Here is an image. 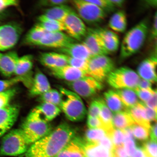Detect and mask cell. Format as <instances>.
<instances>
[{"mask_svg":"<svg viewBox=\"0 0 157 157\" xmlns=\"http://www.w3.org/2000/svg\"><path fill=\"white\" fill-rule=\"evenodd\" d=\"M97 100L101 110L99 118L102 124V128L105 131L107 135L114 128L113 124V113L107 107L105 100L101 98Z\"/></svg>","mask_w":157,"mask_h":157,"instance_id":"obj_21","label":"cell"},{"mask_svg":"<svg viewBox=\"0 0 157 157\" xmlns=\"http://www.w3.org/2000/svg\"><path fill=\"white\" fill-rule=\"evenodd\" d=\"M106 135V133L103 129H89L86 131L85 140L88 142L98 143Z\"/></svg>","mask_w":157,"mask_h":157,"instance_id":"obj_35","label":"cell"},{"mask_svg":"<svg viewBox=\"0 0 157 157\" xmlns=\"http://www.w3.org/2000/svg\"><path fill=\"white\" fill-rule=\"evenodd\" d=\"M39 61L43 66L50 70L55 68L56 63L55 52L43 53L39 56Z\"/></svg>","mask_w":157,"mask_h":157,"instance_id":"obj_37","label":"cell"},{"mask_svg":"<svg viewBox=\"0 0 157 157\" xmlns=\"http://www.w3.org/2000/svg\"><path fill=\"white\" fill-rule=\"evenodd\" d=\"M75 135L73 128L66 123H62L31 144L21 157H55Z\"/></svg>","mask_w":157,"mask_h":157,"instance_id":"obj_1","label":"cell"},{"mask_svg":"<svg viewBox=\"0 0 157 157\" xmlns=\"http://www.w3.org/2000/svg\"><path fill=\"white\" fill-rule=\"evenodd\" d=\"M19 57L14 51L5 53H0V73L7 78L13 75Z\"/></svg>","mask_w":157,"mask_h":157,"instance_id":"obj_16","label":"cell"},{"mask_svg":"<svg viewBox=\"0 0 157 157\" xmlns=\"http://www.w3.org/2000/svg\"><path fill=\"white\" fill-rule=\"evenodd\" d=\"M152 84L151 82L140 78L137 87L142 89H151Z\"/></svg>","mask_w":157,"mask_h":157,"instance_id":"obj_53","label":"cell"},{"mask_svg":"<svg viewBox=\"0 0 157 157\" xmlns=\"http://www.w3.org/2000/svg\"><path fill=\"white\" fill-rule=\"evenodd\" d=\"M157 14L156 11L154 16V19H153L151 30L152 36V38H156L157 37Z\"/></svg>","mask_w":157,"mask_h":157,"instance_id":"obj_56","label":"cell"},{"mask_svg":"<svg viewBox=\"0 0 157 157\" xmlns=\"http://www.w3.org/2000/svg\"><path fill=\"white\" fill-rule=\"evenodd\" d=\"M111 1L116 8L122 7L125 2L124 0H111Z\"/></svg>","mask_w":157,"mask_h":157,"instance_id":"obj_58","label":"cell"},{"mask_svg":"<svg viewBox=\"0 0 157 157\" xmlns=\"http://www.w3.org/2000/svg\"><path fill=\"white\" fill-rule=\"evenodd\" d=\"M84 23L90 25L98 24L105 20L107 13L89 0L70 1Z\"/></svg>","mask_w":157,"mask_h":157,"instance_id":"obj_7","label":"cell"},{"mask_svg":"<svg viewBox=\"0 0 157 157\" xmlns=\"http://www.w3.org/2000/svg\"><path fill=\"white\" fill-rule=\"evenodd\" d=\"M82 43L87 47L93 57L108 56L109 54L92 29H88L87 34Z\"/></svg>","mask_w":157,"mask_h":157,"instance_id":"obj_17","label":"cell"},{"mask_svg":"<svg viewBox=\"0 0 157 157\" xmlns=\"http://www.w3.org/2000/svg\"><path fill=\"white\" fill-rule=\"evenodd\" d=\"M35 109L48 122L56 118L61 111L59 107L49 103H42Z\"/></svg>","mask_w":157,"mask_h":157,"instance_id":"obj_29","label":"cell"},{"mask_svg":"<svg viewBox=\"0 0 157 157\" xmlns=\"http://www.w3.org/2000/svg\"><path fill=\"white\" fill-rule=\"evenodd\" d=\"M100 111L101 110L97 100H94L90 106L88 117L99 118Z\"/></svg>","mask_w":157,"mask_h":157,"instance_id":"obj_46","label":"cell"},{"mask_svg":"<svg viewBox=\"0 0 157 157\" xmlns=\"http://www.w3.org/2000/svg\"><path fill=\"white\" fill-rule=\"evenodd\" d=\"M33 66V57L32 55H26L19 57L17 60L14 72L15 76H29Z\"/></svg>","mask_w":157,"mask_h":157,"instance_id":"obj_25","label":"cell"},{"mask_svg":"<svg viewBox=\"0 0 157 157\" xmlns=\"http://www.w3.org/2000/svg\"><path fill=\"white\" fill-rule=\"evenodd\" d=\"M55 77L64 80L67 82L76 81L86 76H90L88 72L67 65L62 67L50 70Z\"/></svg>","mask_w":157,"mask_h":157,"instance_id":"obj_15","label":"cell"},{"mask_svg":"<svg viewBox=\"0 0 157 157\" xmlns=\"http://www.w3.org/2000/svg\"><path fill=\"white\" fill-rule=\"evenodd\" d=\"M156 54L145 59L137 68L136 73L141 78L155 83L157 82Z\"/></svg>","mask_w":157,"mask_h":157,"instance_id":"obj_13","label":"cell"},{"mask_svg":"<svg viewBox=\"0 0 157 157\" xmlns=\"http://www.w3.org/2000/svg\"><path fill=\"white\" fill-rule=\"evenodd\" d=\"M109 28L115 32H124L127 25V16L125 12L120 10L114 13L109 20Z\"/></svg>","mask_w":157,"mask_h":157,"instance_id":"obj_26","label":"cell"},{"mask_svg":"<svg viewBox=\"0 0 157 157\" xmlns=\"http://www.w3.org/2000/svg\"><path fill=\"white\" fill-rule=\"evenodd\" d=\"M123 146L128 156L132 157L136 148L134 138H125Z\"/></svg>","mask_w":157,"mask_h":157,"instance_id":"obj_44","label":"cell"},{"mask_svg":"<svg viewBox=\"0 0 157 157\" xmlns=\"http://www.w3.org/2000/svg\"><path fill=\"white\" fill-rule=\"evenodd\" d=\"M69 2L67 0H43L39 2V4L41 6L51 8L67 5Z\"/></svg>","mask_w":157,"mask_h":157,"instance_id":"obj_45","label":"cell"},{"mask_svg":"<svg viewBox=\"0 0 157 157\" xmlns=\"http://www.w3.org/2000/svg\"><path fill=\"white\" fill-rule=\"evenodd\" d=\"M133 136L137 140L146 141L150 136V130L147 128L135 123L131 127Z\"/></svg>","mask_w":157,"mask_h":157,"instance_id":"obj_36","label":"cell"},{"mask_svg":"<svg viewBox=\"0 0 157 157\" xmlns=\"http://www.w3.org/2000/svg\"><path fill=\"white\" fill-rule=\"evenodd\" d=\"M142 148L146 157H157V142L147 141Z\"/></svg>","mask_w":157,"mask_h":157,"instance_id":"obj_41","label":"cell"},{"mask_svg":"<svg viewBox=\"0 0 157 157\" xmlns=\"http://www.w3.org/2000/svg\"><path fill=\"white\" fill-rule=\"evenodd\" d=\"M22 29L16 23L0 25V52L9 50L17 44Z\"/></svg>","mask_w":157,"mask_h":157,"instance_id":"obj_10","label":"cell"},{"mask_svg":"<svg viewBox=\"0 0 157 157\" xmlns=\"http://www.w3.org/2000/svg\"><path fill=\"white\" fill-rule=\"evenodd\" d=\"M37 24L49 33L64 32L63 23L48 18L43 14L39 17Z\"/></svg>","mask_w":157,"mask_h":157,"instance_id":"obj_30","label":"cell"},{"mask_svg":"<svg viewBox=\"0 0 157 157\" xmlns=\"http://www.w3.org/2000/svg\"><path fill=\"white\" fill-rule=\"evenodd\" d=\"M147 107L157 112V91H155L154 95L148 101L144 103Z\"/></svg>","mask_w":157,"mask_h":157,"instance_id":"obj_52","label":"cell"},{"mask_svg":"<svg viewBox=\"0 0 157 157\" xmlns=\"http://www.w3.org/2000/svg\"><path fill=\"white\" fill-rule=\"evenodd\" d=\"M87 124L88 127L90 129L102 128L101 121L98 118L88 117Z\"/></svg>","mask_w":157,"mask_h":157,"instance_id":"obj_48","label":"cell"},{"mask_svg":"<svg viewBox=\"0 0 157 157\" xmlns=\"http://www.w3.org/2000/svg\"><path fill=\"white\" fill-rule=\"evenodd\" d=\"M151 140L157 142V124L154 123L151 126L150 130Z\"/></svg>","mask_w":157,"mask_h":157,"instance_id":"obj_54","label":"cell"},{"mask_svg":"<svg viewBox=\"0 0 157 157\" xmlns=\"http://www.w3.org/2000/svg\"><path fill=\"white\" fill-rule=\"evenodd\" d=\"M66 83L71 90L84 98L93 97L103 88L101 82L90 76H86L76 81Z\"/></svg>","mask_w":157,"mask_h":157,"instance_id":"obj_8","label":"cell"},{"mask_svg":"<svg viewBox=\"0 0 157 157\" xmlns=\"http://www.w3.org/2000/svg\"><path fill=\"white\" fill-rule=\"evenodd\" d=\"M33 79L28 76H15V77L6 80H0V92L6 91L16 84L22 82L27 87L30 88L32 83Z\"/></svg>","mask_w":157,"mask_h":157,"instance_id":"obj_33","label":"cell"},{"mask_svg":"<svg viewBox=\"0 0 157 157\" xmlns=\"http://www.w3.org/2000/svg\"><path fill=\"white\" fill-rule=\"evenodd\" d=\"M62 101L59 108L67 118L74 122L82 121L86 117L87 111L80 96L71 90L61 87Z\"/></svg>","mask_w":157,"mask_h":157,"instance_id":"obj_4","label":"cell"},{"mask_svg":"<svg viewBox=\"0 0 157 157\" xmlns=\"http://www.w3.org/2000/svg\"><path fill=\"white\" fill-rule=\"evenodd\" d=\"M29 147L20 129H13L2 139L0 147V156H20L25 154Z\"/></svg>","mask_w":157,"mask_h":157,"instance_id":"obj_5","label":"cell"},{"mask_svg":"<svg viewBox=\"0 0 157 157\" xmlns=\"http://www.w3.org/2000/svg\"><path fill=\"white\" fill-rule=\"evenodd\" d=\"M17 93V90L11 88L5 91L0 92V109L6 106Z\"/></svg>","mask_w":157,"mask_h":157,"instance_id":"obj_40","label":"cell"},{"mask_svg":"<svg viewBox=\"0 0 157 157\" xmlns=\"http://www.w3.org/2000/svg\"><path fill=\"white\" fill-rule=\"evenodd\" d=\"M82 146L86 157H112L111 152L98 143L83 140Z\"/></svg>","mask_w":157,"mask_h":157,"instance_id":"obj_22","label":"cell"},{"mask_svg":"<svg viewBox=\"0 0 157 157\" xmlns=\"http://www.w3.org/2000/svg\"><path fill=\"white\" fill-rule=\"evenodd\" d=\"M104 96L106 104L113 113L126 110V108L115 91L109 90L104 94Z\"/></svg>","mask_w":157,"mask_h":157,"instance_id":"obj_24","label":"cell"},{"mask_svg":"<svg viewBox=\"0 0 157 157\" xmlns=\"http://www.w3.org/2000/svg\"><path fill=\"white\" fill-rule=\"evenodd\" d=\"M89 1L103 10L106 13L115 10L116 8L112 3L111 0H89Z\"/></svg>","mask_w":157,"mask_h":157,"instance_id":"obj_43","label":"cell"},{"mask_svg":"<svg viewBox=\"0 0 157 157\" xmlns=\"http://www.w3.org/2000/svg\"><path fill=\"white\" fill-rule=\"evenodd\" d=\"M143 104L145 117L147 121L150 123L152 121H155L156 122L157 112L147 107L144 102Z\"/></svg>","mask_w":157,"mask_h":157,"instance_id":"obj_47","label":"cell"},{"mask_svg":"<svg viewBox=\"0 0 157 157\" xmlns=\"http://www.w3.org/2000/svg\"><path fill=\"white\" fill-rule=\"evenodd\" d=\"M132 157H146L142 148L136 147V151Z\"/></svg>","mask_w":157,"mask_h":157,"instance_id":"obj_57","label":"cell"},{"mask_svg":"<svg viewBox=\"0 0 157 157\" xmlns=\"http://www.w3.org/2000/svg\"><path fill=\"white\" fill-rule=\"evenodd\" d=\"M148 20L144 19L129 29L124 37L121 46L120 58L124 60L138 52L148 36Z\"/></svg>","mask_w":157,"mask_h":157,"instance_id":"obj_2","label":"cell"},{"mask_svg":"<svg viewBox=\"0 0 157 157\" xmlns=\"http://www.w3.org/2000/svg\"><path fill=\"white\" fill-rule=\"evenodd\" d=\"M109 54L114 52L119 47V39L117 34L112 31L102 28L92 29Z\"/></svg>","mask_w":157,"mask_h":157,"instance_id":"obj_14","label":"cell"},{"mask_svg":"<svg viewBox=\"0 0 157 157\" xmlns=\"http://www.w3.org/2000/svg\"><path fill=\"white\" fill-rule=\"evenodd\" d=\"M29 89V94L33 97L40 96L52 88L46 75L40 71L37 70Z\"/></svg>","mask_w":157,"mask_h":157,"instance_id":"obj_18","label":"cell"},{"mask_svg":"<svg viewBox=\"0 0 157 157\" xmlns=\"http://www.w3.org/2000/svg\"><path fill=\"white\" fill-rule=\"evenodd\" d=\"M19 108L9 105L0 109V137L3 136L14 125L18 117Z\"/></svg>","mask_w":157,"mask_h":157,"instance_id":"obj_12","label":"cell"},{"mask_svg":"<svg viewBox=\"0 0 157 157\" xmlns=\"http://www.w3.org/2000/svg\"><path fill=\"white\" fill-rule=\"evenodd\" d=\"M75 41L64 32L48 33L36 46L60 50L76 42Z\"/></svg>","mask_w":157,"mask_h":157,"instance_id":"obj_11","label":"cell"},{"mask_svg":"<svg viewBox=\"0 0 157 157\" xmlns=\"http://www.w3.org/2000/svg\"><path fill=\"white\" fill-rule=\"evenodd\" d=\"M137 97L142 100V102L146 103L152 97L155 90H153L152 88L150 89H142L138 87L134 90Z\"/></svg>","mask_w":157,"mask_h":157,"instance_id":"obj_42","label":"cell"},{"mask_svg":"<svg viewBox=\"0 0 157 157\" xmlns=\"http://www.w3.org/2000/svg\"><path fill=\"white\" fill-rule=\"evenodd\" d=\"M128 113L135 123L147 128L150 130V123L149 122L145 117L144 104L142 101H139L138 103L132 107L126 108L125 111Z\"/></svg>","mask_w":157,"mask_h":157,"instance_id":"obj_23","label":"cell"},{"mask_svg":"<svg viewBox=\"0 0 157 157\" xmlns=\"http://www.w3.org/2000/svg\"><path fill=\"white\" fill-rule=\"evenodd\" d=\"M48 33L37 23L25 35V43L27 44L36 46L45 35Z\"/></svg>","mask_w":157,"mask_h":157,"instance_id":"obj_32","label":"cell"},{"mask_svg":"<svg viewBox=\"0 0 157 157\" xmlns=\"http://www.w3.org/2000/svg\"><path fill=\"white\" fill-rule=\"evenodd\" d=\"M98 143L101 146L104 147L111 152L113 150L114 147V145L110 138L107 135L102 139L99 140Z\"/></svg>","mask_w":157,"mask_h":157,"instance_id":"obj_49","label":"cell"},{"mask_svg":"<svg viewBox=\"0 0 157 157\" xmlns=\"http://www.w3.org/2000/svg\"><path fill=\"white\" fill-rule=\"evenodd\" d=\"M83 141L75 137L55 157H86L82 146Z\"/></svg>","mask_w":157,"mask_h":157,"instance_id":"obj_19","label":"cell"},{"mask_svg":"<svg viewBox=\"0 0 157 157\" xmlns=\"http://www.w3.org/2000/svg\"><path fill=\"white\" fill-rule=\"evenodd\" d=\"M107 135L110 138L114 147L123 146L125 137L123 130L114 128Z\"/></svg>","mask_w":157,"mask_h":157,"instance_id":"obj_38","label":"cell"},{"mask_svg":"<svg viewBox=\"0 0 157 157\" xmlns=\"http://www.w3.org/2000/svg\"><path fill=\"white\" fill-rule=\"evenodd\" d=\"M96 62L109 75L115 69V64L113 61L107 55L93 57Z\"/></svg>","mask_w":157,"mask_h":157,"instance_id":"obj_34","label":"cell"},{"mask_svg":"<svg viewBox=\"0 0 157 157\" xmlns=\"http://www.w3.org/2000/svg\"><path fill=\"white\" fill-rule=\"evenodd\" d=\"M140 78L136 72L126 66L115 68L107 76L108 84L116 90L128 88L134 90L137 87Z\"/></svg>","mask_w":157,"mask_h":157,"instance_id":"obj_6","label":"cell"},{"mask_svg":"<svg viewBox=\"0 0 157 157\" xmlns=\"http://www.w3.org/2000/svg\"><path fill=\"white\" fill-rule=\"evenodd\" d=\"M59 50L61 53L72 58L89 60L93 57L87 47L82 43H72Z\"/></svg>","mask_w":157,"mask_h":157,"instance_id":"obj_20","label":"cell"},{"mask_svg":"<svg viewBox=\"0 0 157 157\" xmlns=\"http://www.w3.org/2000/svg\"><path fill=\"white\" fill-rule=\"evenodd\" d=\"M20 129L29 145L33 144L52 131L49 122L35 108L29 114Z\"/></svg>","mask_w":157,"mask_h":157,"instance_id":"obj_3","label":"cell"},{"mask_svg":"<svg viewBox=\"0 0 157 157\" xmlns=\"http://www.w3.org/2000/svg\"><path fill=\"white\" fill-rule=\"evenodd\" d=\"M115 91L126 108L133 106L139 101L136 93L132 89L124 88L116 90Z\"/></svg>","mask_w":157,"mask_h":157,"instance_id":"obj_31","label":"cell"},{"mask_svg":"<svg viewBox=\"0 0 157 157\" xmlns=\"http://www.w3.org/2000/svg\"><path fill=\"white\" fill-rule=\"evenodd\" d=\"M65 55L68 65L87 72L90 59L89 60L83 59L72 58L66 55Z\"/></svg>","mask_w":157,"mask_h":157,"instance_id":"obj_39","label":"cell"},{"mask_svg":"<svg viewBox=\"0 0 157 157\" xmlns=\"http://www.w3.org/2000/svg\"><path fill=\"white\" fill-rule=\"evenodd\" d=\"M72 9L67 5L49 8L44 11L43 15L48 18L63 23Z\"/></svg>","mask_w":157,"mask_h":157,"instance_id":"obj_27","label":"cell"},{"mask_svg":"<svg viewBox=\"0 0 157 157\" xmlns=\"http://www.w3.org/2000/svg\"><path fill=\"white\" fill-rule=\"evenodd\" d=\"M51 90L39 96H40V99L42 103H51Z\"/></svg>","mask_w":157,"mask_h":157,"instance_id":"obj_55","label":"cell"},{"mask_svg":"<svg viewBox=\"0 0 157 157\" xmlns=\"http://www.w3.org/2000/svg\"><path fill=\"white\" fill-rule=\"evenodd\" d=\"M19 3V1L17 0H0V13L7 8L16 6Z\"/></svg>","mask_w":157,"mask_h":157,"instance_id":"obj_50","label":"cell"},{"mask_svg":"<svg viewBox=\"0 0 157 157\" xmlns=\"http://www.w3.org/2000/svg\"><path fill=\"white\" fill-rule=\"evenodd\" d=\"M64 31L74 40H83L88 29L76 12L72 9L63 21Z\"/></svg>","mask_w":157,"mask_h":157,"instance_id":"obj_9","label":"cell"},{"mask_svg":"<svg viewBox=\"0 0 157 157\" xmlns=\"http://www.w3.org/2000/svg\"><path fill=\"white\" fill-rule=\"evenodd\" d=\"M135 123L129 114L126 111L113 114V124L114 128L124 130Z\"/></svg>","mask_w":157,"mask_h":157,"instance_id":"obj_28","label":"cell"},{"mask_svg":"<svg viewBox=\"0 0 157 157\" xmlns=\"http://www.w3.org/2000/svg\"><path fill=\"white\" fill-rule=\"evenodd\" d=\"M51 103L59 106L62 101V96L60 92L55 89L51 90Z\"/></svg>","mask_w":157,"mask_h":157,"instance_id":"obj_51","label":"cell"}]
</instances>
